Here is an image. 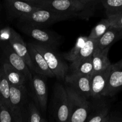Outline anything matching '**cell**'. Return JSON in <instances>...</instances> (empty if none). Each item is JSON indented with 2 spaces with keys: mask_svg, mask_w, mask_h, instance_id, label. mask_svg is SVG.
<instances>
[{
  "mask_svg": "<svg viewBox=\"0 0 122 122\" xmlns=\"http://www.w3.org/2000/svg\"><path fill=\"white\" fill-rule=\"evenodd\" d=\"M25 122H45L46 120L41 114V111L33 100L27 104L25 114Z\"/></svg>",
  "mask_w": 122,
  "mask_h": 122,
  "instance_id": "7402d4cb",
  "label": "cell"
},
{
  "mask_svg": "<svg viewBox=\"0 0 122 122\" xmlns=\"http://www.w3.org/2000/svg\"><path fill=\"white\" fill-rule=\"evenodd\" d=\"M79 1L91 8L92 6L96 5L98 4H101L102 0H79Z\"/></svg>",
  "mask_w": 122,
  "mask_h": 122,
  "instance_id": "f1b7e54d",
  "label": "cell"
},
{
  "mask_svg": "<svg viewBox=\"0 0 122 122\" xmlns=\"http://www.w3.org/2000/svg\"><path fill=\"white\" fill-rule=\"evenodd\" d=\"M23 1H27V2H30L31 1H32V0H23Z\"/></svg>",
  "mask_w": 122,
  "mask_h": 122,
  "instance_id": "4dcf8cb0",
  "label": "cell"
},
{
  "mask_svg": "<svg viewBox=\"0 0 122 122\" xmlns=\"http://www.w3.org/2000/svg\"><path fill=\"white\" fill-rule=\"evenodd\" d=\"M30 2L41 8L69 14L74 17H87L92 13L90 7L79 0H32Z\"/></svg>",
  "mask_w": 122,
  "mask_h": 122,
  "instance_id": "6da1fadb",
  "label": "cell"
},
{
  "mask_svg": "<svg viewBox=\"0 0 122 122\" xmlns=\"http://www.w3.org/2000/svg\"><path fill=\"white\" fill-rule=\"evenodd\" d=\"M110 48L108 46L103 50L96 48L92 54L93 71L92 74L104 70L112 64L108 58Z\"/></svg>",
  "mask_w": 122,
  "mask_h": 122,
  "instance_id": "d6986e66",
  "label": "cell"
},
{
  "mask_svg": "<svg viewBox=\"0 0 122 122\" xmlns=\"http://www.w3.org/2000/svg\"><path fill=\"white\" fill-rule=\"evenodd\" d=\"M107 17L110 21L111 26L122 27V11L115 14L107 15Z\"/></svg>",
  "mask_w": 122,
  "mask_h": 122,
  "instance_id": "83f0119b",
  "label": "cell"
},
{
  "mask_svg": "<svg viewBox=\"0 0 122 122\" xmlns=\"http://www.w3.org/2000/svg\"><path fill=\"white\" fill-rule=\"evenodd\" d=\"M18 27L25 35L40 44L46 45L56 50L61 44V36L46 29L45 27H36L22 23H19Z\"/></svg>",
  "mask_w": 122,
  "mask_h": 122,
  "instance_id": "52a82bcc",
  "label": "cell"
},
{
  "mask_svg": "<svg viewBox=\"0 0 122 122\" xmlns=\"http://www.w3.org/2000/svg\"><path fill=\"white\" fill-rule=\"evenodd\" d=\"M42 76L34 73L32 80L29 83L30 84V95L32 100L38 105L42 113L45 114L47 108L48 89L46 82Z\"/></svg>",
  "mask_w": 122,
  "mask_h": 122,
  "instance_id": "9c48e42d",
  "label": "cell"
},
{
  "mask_svg": "<svg viewBox=\"0 0 122 122\" xmlns=\"http://www.w3.org/2000/svg\"><path fill=\"white\" fill-rule=\"evenodd\" d=\"M122 39V27L111 26L98 39L97 47L100 50L110 47L114 42Z\"/></svg>",
  "mask_w": 122,
  "mask_h": 122,
  "instance_id": "ac0fdd59",
  "label": "cell"
},
{
  "mask_svg": "<svg viewBox=\"0 0 122 122\" xmlns=\"http://www.w3.org/2000/svg\"><path fill=\"white\" fill-rule=\"evenodd\" d=\"M1 64H0V83H1Z\"/></svg>",
  "mask_w": 122,
  "mask_h": 122,
  "instance_id": "f546056e",
  "label": "cell"
},
{
  "mask_svg": "<svg viewBox=\"0 0 122 122\" xmlns=\"http://www.w3.org/2000/svg\"><path fill=\"white\" fill-rule=\"evenodd\" d=\"M98 41V39H91L88 38V39L81 49L77 58L73 62L71 63L69 67V69L75 67L83 60L91 56H92L93 53L97 46Z\"/></svg>",
  "mask_w": 122,
  "mask_h": 122,
  "instance_id": "ffe728a7",
  "label": "cell"
},
{
  "mask_svg": "<svg viewBox=\"0 0 122 122\" xmlns=\"http://www.w3.org/2000/svg\"><path fill=\"white\" fill-rule=\"evenodd\" d=\"M27 45L31 60L34 67V73L45 77H55L52 71L48 67L44 56L35 48L32 42H28Z\"/></svg>",
  "mask_w": 122,
  "mask_h": 122,
  "instance_id": "2e32d148",
  "label": "cell"
},
{
  "mask_svg": "<svg viewBox=\"0 0 122 122\" xmlns=\"http://www.w3.org/2000/svg\"><path fill=\"white\" fill-rule=\"evenodd\" d=\"M73 17V16L69 14L41 8L30 13L23 15L18 19V23L36 27H46L59 21L69 20Z\"/></svg>",
  "mask_w": 122,
  "mask_h": 122,
  "instance_id": "7a4b0ae2",
  "label": "cell"
},
{
  "mask_svg": "<svg viewBox=\"0 0 122 122\" xmlns=\"http://www.w3.org/2000/svg\"><path fill=\"white\" fill-rule=\"evenodd\" d=\"M0 101L10 111V84L6 77L2 65L0 83Z\"/></svg>",
  "mask_w": 122,
  "mask_h": 122,
  "instance_id": "44dd1931",
  "label": "cell"
},
{
  "mask_svg": "<svg viewBox=\"0 0 122 122\" xmlns=\"http://www.w3.org/2000/svg\"><path fill=\"white\" fill-rule=\"evenodd\" d=\"M29 97V94L26 85H10V112L14 122H25Z\"/></svg>",
  "mask_w": 122,
  "mask_h": 122,
  "instance_id": "8992f818",
  "label": "cell"
},
{
  "mask_svg": "<svg viewBox=\"0 0 122 122\" xmlns=\"http://www.w3.org/2000/svg\"><path fill=\"white\" fill-rule=\"evenodd\" d=\"M101 4L107 15L122 11V0H102Z\"/></svg>",
  "mask_w": 122,
  "mask_h": 122,
  "instance_id": "484cf974",
  "label": "cell"
},
{
  "mask_svg": "<svg viewBox=\"0 0 122 122\" xmlns=\"http://www.w3.org/2000/svg\"><path fill=\"white\" fill-rule=\"evenodd\" d=\"M32 44L45 58L50 70L58 81H64L69 73V66L57 52L56 49L37 42H32Z\"/></svg>",
  "mask_w": 122,
  "mask_h": 122,
  "instance_id": "3957f363",
  "label": "cell"
},
{
  "mask_svg": "<svg viewBox=\"0 0 122 122\" xmlns=\"http://www.w3.org/2000/svg\"><path fill=\"white\" fill-rule=\"evenodd\" d=\"M64 81L66 84L72 87L88 100L91 99V75L69 73Z\"/></svg>",
  "mask_w": 122,
  "mask_h": 122,
  "instance_id": "4fadbf2b",
  "label": "cell"
},
{
  "mask_svg": "<svg viewBox=\"0 0 122 122\" xmlns=\"http://www.w3.org/2000/svg\"><path fill=\"white\" fill-rule=\"evenodd\" d=\"M88 39V36H80L77 38L73 47L70 51L63 54V57L68 61L72 63L78 56L81 49Z\"/></svg>",
  "mask_w": 122,
  "mask_h": 122,
  "instance_id": "cb8c5ba5",
  "label": "cell"
},
{
  "mask_svg": "<svg viewBox=\"0 0 122 122\" xmlns=\"http://www.w3.org/2000/svg\"><path fill=\"white\" fill-rule=\"evenodd\" d=\"M0 122H14L11 113L0 101Z\"/></svg>",
  "mask_w": 122,
  "mask_h": 122,
  "instance_id": "4316f807",
  "label": "cell"
},
{
  "mask_svg": "<svg viewBox=\"0 0 122 122\" xmlns=\"http://www.w3.org/2000/svg\"><path fill=\"white\" fill-rule=\"evenodd\" d=\"M70 108L69 122H84L86 121L90 108V101L75 89L65 83Z\"/></svg>",
  "mask_w": 122,
  "mask_h": 122,
  "instance_id": "277c9868",
  "label": "cell"
},
{
  "mask_svg": "<svg viewBox=\"0 0 122 122\" xmlns=\"http://www.w3.org/2000/svg\"><path fill=\"white\" fill-rule=\"evenodd\" d=\"M4 5L9 19H19L25 14H29L41 7L23 0H5Z\"/></svg>",
  "mask_w": 122,
  "mask_h": 122,
  "instance_id": "8fae6325",
  "label": "cell"
},
{
  "mask_svg": "<svg viewBox=\"0 0 122 122\" xmlns=\"http://www.w3.org/2000/svg\"><path fill=\"white\" fill-rule=\"evenodd\" d=\"M101 98L92 99L90 101V108L86 121L88 122H122V117L110 112L109 105L101 101Z\"/></svg>",
  "mask_w": 122,
  "mask_h": 122,
  "instance_id": "ba28073f",
  "label": "cell"
},
{
  "mask_svg": "<svg viewBox=\"0 0 122 122\" xmlns=\"http://www.w3.org/2000/svg\"><path fill=\"white\" fill-rule=\"evenodd\" d=\"M92 71V56L83 60L75 67L69 69V73L84 75H91Z\"/></svg>",
  "mask_w": 122,
  "mask_h": 122,
  "instance_id": "603a6c76",
  "label": "cell"
},
{
  "mask_svg": "<svg viewBox=\"0 0 122 122\" xmlns=\"http://www.w3.org/2000/svg\"><path fill=\"white\" fill-rule=\"evenodd\" d=\"M1 65L10 85L17 86L26 85L27 82H29L26 76L8 62L2 60Z\"/></svg>",
  "mask_w": 122,
  "mask_h": 122,
  "instance_id": "e0dca14e",
  "label": "cell"
},
{
  "mask_svg": "<svg viewBox=\"0 0 122 122\" xmlns=\"http://www.w3.org/2000/svg\"><path fill=\"white\" fill-rule=\"evenodd\" d=\"M122 91V58L113 64L102 97H113Z\"/></svg>",
  "mask_w": 122,
  "mask_h": 122,
  "instance_id": "7c38bea8",
  "label": "cell"
},
{
  "mask_svg": "<svg viewBox=\"0 0 122 122\" xmlns=\"http://www.w3.org/2000/svg\"><path fill=\"white\" fill-rule=\"evenodd\" d=\"M111 26V23L108 17L103 19L92 29L88 36L91 39H99Z\"/></svg>",
  "mask_w": 122,
  "mask_h": 122,
  "instance_id": "d4e9b609",
  "label": "cell"
},
{
  "mask_svg": "<svg viewBox=\"0 0 122 122\" xmlns=\"http://www.w3.org/2000/svg\"><path fill=\"white\" fill-rule=\"evenodd\" d=\"M112 66V64L104 70L91 75V99H98L102 97V93L110 75Z\"/></svg>",
  "mask_w": 122,
  "mask_h": 122,
  "instance_id": "9a60e30c",
  "label": "cell"
},
{
  "mask_svg": "<svg viewBox=\"0 0 122 122\" xmlns=\"http://www.w3.org/2000/svg\"><path fill=\"white\" fill-rule=\"evenodd\" d=\"M0 11H1V7H0Z\"/></svg>",
  "mask_w": 122,
  "mask_h": 122,
  "instance_id": "1f68e13d",
  "label": "cell"
},
{
  "mask_svg": "<svg viewBox=\"0 0 122 122\" xmlns=\"http://www.w3.org/2000/svg\"><path fill=\"white\" fill-rule=\"evenodd\" d=\"M8 42L13 50L23 58L32 73H34V67L29 52L27 45L21 36L11 27H10Z\"/></svg>",
  "mask_w": 122,
  "mask_h": 122,
  "instance_id": "5bb4252c",
  "label": "cell"
},
{
  "mask_svg": "<svg viewBox=\"0 0 122 122\" xmlns=\"http://www.w3.org/2000/svg\"><path fill=\"white\" fill-rule=\"evenodd\" d=\"M52 114L56 121L69 122L70 119L69 101L65 86L55 83L52 99Z\"/></svg>",
  "mask_w": 122,
  "mask_h": 122,
  "instance_id": "5b68a950",
  "label": "cell"
},
{
  "mask_svg": "<svg viewBox=\"0 0 122 122\" xmlns=\"http://www.w3.org/2000/svg\"><path fill=\"white\" fill-rule=\"evenodd\" d=\"M0 55L2 57L1 60L8 62L14 67L21 71L26 76L29 82L32 81L33 77L32 73L25 60L13 50L9 42L4 45L0 51Z\"/></svg>",
  "mask_w": 122,
  "mask_h": 122,
  "instance_id": "30bf717a",
  "label": "cell"
}]
</instances>
